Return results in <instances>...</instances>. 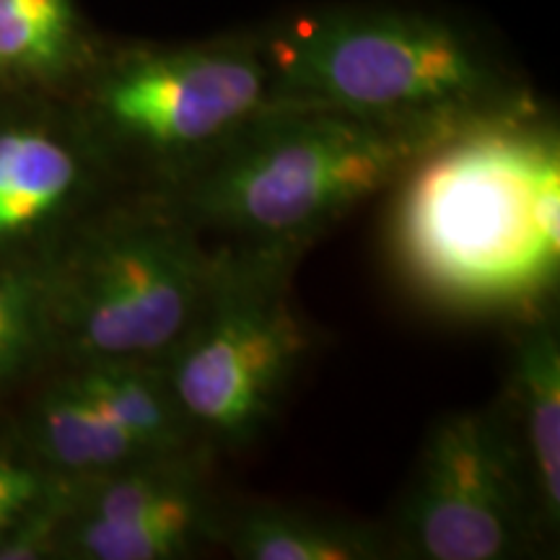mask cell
I'll list each match as a JSON object with an SVG mask.
<instances>
[{"instance_id":"obj_8","label":"cell","mask_w":560,"mask_h":560,"mask_svg":"<svg viewBox=\"0 0 560 560\" xmlns=\"http://www.w3.org/2000/svg\"><path fill=\"white\" fill-rule=\"evenodd\" d=\"M226 503L202 446L75 480L60 550L83 560H182L219 545Z\"/></svg>"},{"instance_id":"obj_3","label":"cell","mask_w":560,"mask_h":560,"mask_svg":"<svg viewBox=\"0 0 560 560\" xmlns=\"http://www.w3.org/2000/svg\"><path fill=\"white\" fill-rule=\"evenodd\" d=\"M257 47L270 104L408 122H467L520 109L488 55L450 21L425 13H312Z\"/></svg>"},{"instance_id":"obj_17","label":"cell","mask_w":560,"mask_h":560,"mask_svg":"<svg viewBox=\"0 0 560 560\" xmlns=\"http://www.w3.org/2000/svg\"><path fill=\"white\" fill-rule=\"evenodd\" d=\"M16 371H21V363H19V361H13L11 355H5L3 350H0V384L9 382L11 376L16 374Z\"/></svg>"},{"instance_id":"obj_14","label":"cell","mask_w":560,"mask_h":560,"mask_svg":"<svg viewBox=\"0 0 560 560\" xmlns=\"http://www.w3.org/2000/svg\"><path fill=\"white\" fill-rule=\"evenodd\" d=\"M75 13L70 0H0V73H60L73 58Z\"/></svg>"},{"instance_id":"obj_9","label":"cell","mask_w":560,"mask_h":560,"mask_svg":"<svg viewBox=\"0 0 560 560\" xmlns=\"http://www.w3.org/2000/svg\"><path fill=\"white\" fill-rule=\"evenodd\" d=\"M499 405L520 441L545 540L560 529V335L550 310L520 319Z\"/></svg>"},{"instance_id":"obj_12","label":"cell","mask_w":560,"mask_h":560,"mask_svg":"<svg viewBox=\"0 0 560 560\" xmlns=\"http://www.w3.org/2000/svg\"><path fill=\"white\" fill-rule=\"evenodd\" d=\"M32 439L37 457L52 472L70 480L96 478L156 454L145 450L70 380L55 384L39 400Z\"/></svg>"},{"instance_id":"obj_11","label":"cell","mask_w":560,"mask_h":560,"mask_svg":"<svg viewBox=\"0 0 560 560\" xmlns=\"http://www.w3.org/2000/svg\"><path fill=\"white\" fill-rule=\"evenodd\" d=\"M219 545L240 560L392 558L387 529L268 501L226 506Z\"/></svg>"},{"instance_id":"obj_5","label":"cell","mask_w":560,"mask_h":560,"mask_svg":"<svg viewBox=\"0 0 560 560\" xmlns=\"http://www.w3.org/2000/svg\"><path fill=\"white\" fill-rule=\"evenodd\" d=\"M301 255L221 244L198 319L164 359L177 405L200 446L240 452L276 423L314 335L291 291Z\"/></svg>"},{"instance_id":"obj_16","label":"cell","mask_w":560,"mask_h":560,"mask_svg":"<svg viewBox=\"0 0 560 560\" xmlns=\"http://www.w3.org/2000/svg\"><path fill=\"white\" fill-rule=\"evenodd\" d=\"M66 480L42 459L0 454V537Z\"/></svg>"},{"instance_id":"obj_7","label":"cell","mask_w":560,"mask_h":560,"mask_svg":"<svg viewBox=\"0 0 560 560\" xmlns=\"http://www.w3.org/2000/svg\"><path fill=\"white\" fill-rule=\"evenodd\" d=\"M387 540L392 558L410 560H514L548 545L499 402L433 423Z\"/></svg>"},{"instance_id":"obj_15","label":"cell","mask_w":560,"mask_h":560,"mask_svg":"<svg viewBox=\"0 0 560 560\" xmlns=\"http://www.w3.org/2000/svg\"><path fill=\"white\" fill-rule=\"evenodd\" d=\"M47 335L50 332L42 268H0V350L24 366Z\"/></svg>"},{"instance_id":"obj_4","label":"cell","mask_w":560,"mask_h":560,"mask_svg":"<svg viewBox=\"0 0 560 560\" xmlns=\"http://www.w3.org/2000/svg\"><path fill=\"white\" fill-rule=\"evenodd\" d=\"M221 265L210 242L156 192H140L42 268L47 332L81 363L164 361L190 330Z\"/></svg>"},{"instance_id":"obj_10","label":"cell","mask_w":560,"mask_h":560,"mask_svg":"<svg viewBox=\"0 0 560 560\" xmlns=\"http://www.w3.org/2000/svg\"><path fill=\"white\" fill-rule=\"evenodd\" d=\"M86 164L79 145L42 125L0 128V247L30 240L79 198Z\"/></svg>"},{"instance_id":"obj_6","label":"cell","mask_w":560,"mask_h":560,"mask_svg":"<svg viewBox=\"0 0 560 560\" xmlns=\"http://www.w3.org/2000/svg\"><path fill=\"white\" fill-rule=\"evenodd\" d=\"M265 107L268 68L249 42L132 52L94 91L96 130L143 192L166 190Z\"/></svg>"},{"instance_id":"obj_1","label":"cell","mask_w":560,"mask_h":560,"mask_svg":"<svg viewBox=\"0 0 560 560\" xmlns=\"http://www.w3.org/2000/svg\"><path fill=\"white\" fill-rule=\"evenodd\" d=\"M392 260L433 306L548 310L560 276V143L527 109L462 125L395 182Z\"/></svg>"},{"instance_id":"obj_13","label":"cell","mask_w":560,"mask_h":560,"mask_svg":"<svg viewBox=\"0 0 560 560\" xmlns=\"http://www.w3.org/2000/svg\"><path fill=\"white\" fill-rule=\"evenodd\" d=\"M68 380L145 450L170 454L200 446L166 380L164 361H89Z\"/></svg>"},{"instance_id":"obj_2","label":"cell","mask_w":560,"mask_h":560,"mask_svg":"<svg viewBox=\"0 0 560 560\" xmlns=\"http://www.w3.org/2000/svg\"><path fill=\"white\" fill-rule=\"evenodd\" d=\"M467 122L374 120L270 104L156 195L215 244L301 255Z\"/></svg>"}]
</instances>
